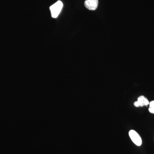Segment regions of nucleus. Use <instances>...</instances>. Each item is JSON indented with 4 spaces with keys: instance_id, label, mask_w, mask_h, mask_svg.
Returning a JSON list of instances; mask_svg holds the SVG:
<instances>
[{
    "instance_id": "5",
    "label": "nucleus",
    "mask_w": 154,
    "mask_h": 154,
    "mask_svg": "<svg viewBox=\"0 0 154 154\" xmlns=\"http://www.w3.org/2000/svg\"><path fill=\"white\" fill-rule=\"evenodd\" d=\"M149 110L150 113H154V101H152L149 103Z\"/></svg>"
},
{
    "instance_id": "3",
    "label": "nucleus",
    "mask_w": 154,
    "mask_h": 154,
    "mask_svg": "<svg viewBox=\"0 0 154 154\" xmlns=\"http://www.w3.org/2000/svg\"><path fill=\"white\" fill-rule=\"evenodd\" d=\"M98 0H86L85 5L86 8L90 11H95L98 6Z\"/></svg>"
},
{
    "instance_id": "2",
    "label": "nucleus",
    "mask_w": 154,
    "mask_h": 154,
    "mask_svg": "<svg viewBox=\"0 0 154 154\" xmlns=\"http://www.w3.org/2000/svg\"><path fill=\"white\" fill-rule=\"evenodd\" d=\"M129 136L131 140L136 145L140 146L142 143V140L140 135L135 131L131 130L129 131Z\"/></svg>"
},
{
    "instance_id": "4",
    "label": "nucleus",
    "mask_w": 154,
    "mask_h": 154,
    "mask_svg": "<svg viewBox=\"0 0 154 154\" xmlns=\"http://www.w3.org/2000/svg\"><path fill=\"white\" fill-rule=\"evenodd\" d=\"M149 104V102L147 98L145 96H141L138 98L137 101L135 102L134 105L135 107H143V106H147Z\"/></svg>"
},
{
    "instance_id": "1",
    "label": "nucleus",
    "mask_w": 154,
    "mask_h": 154,
    "mask_svg": "<svg viewBox=\"0 0 154 154\" xmlns=\"http://www.w3.org/2000/svg\"><path fill=\"white\" fill-rule=\"evenodd\" d=\"M63 7V4L60 1H57L50 7L52 18H57Z\"/></svg>"
}]
</instances>
